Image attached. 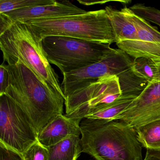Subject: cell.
Masks as SVG:
<instances>
[{"instance_id": "obj_10", "label": "cell", "mask_w": 160, "mask_h": 160, "mask_svg": "<svg viewBox=\"0 0 160 160\" xmlns=\"http://www.w3.org/2000/svg\"><path fill=\"white\" fill-rule=\"evenodd\" d=\"M87 12L69 1H56L53 4L15 10L3 14L13 22L25 23L30 20L57 18L82 14Z\"/></svg>"}, {"instance_id": "obj_19", "label": "cell", "mask_w": 160, "mask_h": 160, "mask_svg": "<svg viewBox=\"0 0 160 160\" xmlns=\"http://www.w3.org/2000/svg\"><path fill=\"white\" fill-rule=\"evenodd\" d=\"M21 156L23 160H49V151L48 148L38 141L32 145Z\"/></svg>"}, {"instance_id": "obj_9", "label": "cell", "mask_w": 160, "mask_h": 160, "mask_svg": "<svg viewBox=\"0 0 160 160\" xmlns=\"http://www.w3.org/2000/svg\"><path fill=\"white\" fill-rule=\"evenodd\" d=\"M158 119H160V78L148 83L117 120L135 128Z\"/></svg>"}, {"instance_id": "obj_12", "label": "cell", "mask_w": 160, "mask_h": 160, "mask_svg": "<svg viewBox=\"0 0 160 160\" xmlns=\"http://www.w3.org/2000/svg\"><path fill=\"white\" fill-rule=\"evenodd\" d=\"M112 23L117 42H130L136 39V29L127 14L125 7L120 10L111 6L105 8Z\"/></svg>"}, {"instance_id": "obj_7", "label": "cell", "mask_w": 160, "mask_h": 160, "mask_svg": "<svg viewBox=\"0 0 160 160\" xmlns=\"http://www.w3.org/2000/svg\"><path fill=\"white\" fill-rule=\"evenodd\" d=\"M134 58L121 49L114 50L91 65L63 75L61 88L65 98L99 79L118 76L132 69Z\"/></svg>"}, {"instance_id": "obj_3", "label": "cell", "mask_w": 160, "mask_h": 160, "mask_svg": "<svg viewBox=\"0 0 160 160\" xmlns=\"http://www.w3.org/2000/svg\"><path fill=\"white\" fill-rule=\"evenodd\" d=\"M3 62L12 65L22 62L43 82L59 93L65 100L59 77L45 54L42 39L28 24L13 22L0 35Z\"/></svg>"}, {"instance_id": "obj_6", "label": "cell", "mask_w": 160, "mask_h": 160, "mask_svg": "<svg viewBox=\"0 0 160 160\" xmlns=\"http://www.w3.org/2000/svg\"><path fill=\"white\" fill-rule=\"evenodd\" d=\"M37 141L38 134L26 112L7 95L0 96V146L22 155Z\"/></svg>"}, {"instance_id": "obj_5", "label": "cell", "mask_w": 160, "mask_h": 160, "mask_svg": "<svg viewBox=\"0 0 160 160\" xmlns=\"http://www.w3.org/2000/svg\"><path fill=\"white\" fill-rule=\"evenodd\" d=\"M42 45L49 63L62 75L98 62L114 49L109 44L60 36L42 38Z\"/></svg>"}, {"instance_id": "obj_22", "label": "cell", "mask_w": 160, "mask_h": 160, "mask_svg": "<svg viewBox=\"0 0 160 160\" xmlns=\"http://www.w3.org/2000/svg\"><path fill=\"white\" fill-rule=\"evenodd\" d=\"M12 23L10 18L3 14H0V35L4 33Z\"/></svg>"}, {"instance_id": "obj_1", "label": "cell", "mask_w": 160, "mask_h": 160, "mask_svg": "<svg viewBox=\"0 0 160 160\" xmlns=\"http://www.w3.org/2000/svg\"><path fill=\"white\" fill-rule=\"evenodd\" d=\"M7 68L9 80L4 94L26 112L38 135L57 116L63 114L65 100L22 62L7 64Z\"/></svg>"}, {"instance_id": "obj_24", "label": "cell", "mask_w": 160, "mask_h": 160, "mask_svg": "<svg viewBox=\"0 0 160 160\" xmlns=\"http://www.w3.org/2000/svg\"><path fill=\"white\" fill-rule=\"evenodd\" d=\"M152 60L158 70L160 78V59H152Z\"/></svg>"}, {"instance_id": "obj_18", "label": "cell", "mask_w": 160, "mask_h": 160, "mask_svg": "<svg viewBox=\"0 0 160 160\" xmlns=\"http://www.w3.org/2000/svg\"><path fill=\"white\" fill-rule=\"evenodd\" d=\"M129 9L138 16L160 27V10L141 3L134 4Z\"/></svg>"}, {"instance_id": "obj_21", "label": "cell", "mask_w": 160, "mask_h": 160, "mask_svg": "<svg viewBox=\"0 0 160 160\" xmlns=\"http://www.w3.org/2000/svg\"><path fill=\"white\" fill-rule=\"evenodd\" d=\"M0 160H23L19 153L0 146Z\"/></svg>"}, {"instance_id": "obj_2", "label": "cell", "mask_w": 160, "mask_h": 160, "mask_svg": "<svg viewBox=\"0 0 160 160\" xmlns=\"http://www.w3.org/2000/svg\"><path fill=\"white\" fill-rule=\"evenodd\" d=\"M82 152L96 160H142L134 128L118 120L84 118L80 123Z\"/></svg>"}, {"instance_id": "obj_8", "label": "cell", "mask_w": 160, "mask_h": 160, "mask_svg": "<svg viewBox=\"0 0 160 160\" xmlns=\"http://www.w3.org/2000/svg\"><path fill=\"white\" fill-rule=\"evenodd\" d=\"M126 12L136 29L134 41L116 43L119 49L133 58H144L160 59V32L142 18L125 7Z\"/></svg>"}, {"instance_id": "obj_15", "label": "cell", "mask_w": 160, "mask_h": 160, "mask_svg": "<svg viewBox=\"0 0 160 160\" xmlns=\"http://www.w3.org/2000/svg\"><path fill=\"white\" fill-rule=\"evenodd\" d=\"M138 139L147 150H160V119L134 128Z\"/></svg>"}, {"instance_id": "obj_25", "label": "cell", "mask_w": 160, "mask_h": 160, "mask_svg": "<svg viewBox=\"0 0 160 160\" xmlns=\"http://www.w3.org/2000/svg\"><path fill=\"white\" fill-rule=\"evenodd\" d=\"M143 160H160V159H158L157 157L155 156H152V155H150L148 153L146 152V156H145V159Z\"/></svg>"}, {"instance_id": "obj_23", "label": "cell", "mask_w": 160, "mask_h": 160, "mask_svg": "<svg viewBox=\"0 0 160 160\" xmlns=\"http://www.w3.org/2000/svg\"><path fill=\"white\" fill-rule=\"evenodd\" d=\"M147 153L155 156L160 160V150H147Z\"/></svg>"}, {"instance_id": "obj_16", "label": "cell", "mask_w": 160, "mask_h": 160, "mask_svg": "<svg viewBox=\"0 0 160 160\" xmlns=\"http://www.w3.org/2000/svg\"><path fill=\"white\" fill-rule=\"evenodd\" d=\"M132 70L137 75L145 79L148 83L160 78L158 70L151 59H134Z\"/></svg>"}, {"instance_id": "obj_20", "label": "cell", "mask_w": 160, "mask_h": 160, "mask_svg": "<svg viewBox=\"0 0 160 160\" xmlns=\"http://www.w3.org/2000/svg\"><path fill=\"white\" fill-rule=\"evenodd\" d=\"M7 64L2 63L0 66V96L3 95L8 85Z\"/></svg>"}, {"instance_id": "obj_17", "label": "cell", "mask_w": 160, "mask_h": 160, "mask_svg": "<svg viewBox=\"0 0 160 160\" xmlns=\"http://www.w3.org/2000/svg\"><path fill=\"white\" fill-rule=\"evenodd\" d=\"M56 2L55 0H0V14L24 8L53 4Z\"/></svg>"}, {"instance_id": "obj_11", "label": "cell", "mask_w": 160, "mask_h": 160, "mask_svg": "<svg viewBox=\"0 0 160 160\" xmlns=\"http://www.w3.org/2000/svg\"><path fill=\"white\" fill-rule=\"evenodd\" d=\"M81 121L66 115L57 116L38 134V141L48 148L71 135H81Z\"/></svg>"}, {"instance_id": "obj_13", "label": "cell", "mask_w": 160, "mask_h": 160, "mask_svg": "<svg viewBox=\"0 0 160 160\" xmlns=\"http://www.w3.org/2000/svg\"><path fill=\"white\" fill-rule=\"evenodd\" d=\"M138 96L134 93L123 92L119 98L113 102L90 110L84 118L93 120H117V118Z\"/></svg>"}, {"instance_id": "obj_14", "label": "cell", "mask_w": 160, "mask_h": 160, "mask_svg": "<svg viewBox=\"0 0 160 160\" xmlns=\"http://www.w3.org/2000/svg\"><path fill=\"white\" fill-rule=\"evenodd\" d=\"M48 148L49 160H77L82 152L80 136H70Z\"/></svg>"}, {"instance_id": "obj_4", "label": "cell", "mask_w": 160, "mask_h": 160, "mask_svg": "<svg viewBox=\"0 0 160 160\" xmlns=\"http://www.w3.org/2000/svg\"><path fill=\"white\" fill-rule=\"evenodd\" d=\"M41 38L60 36L111 45L116 34L105 9L82 14L25 22Z\"/></svg>"}]
</instances>
